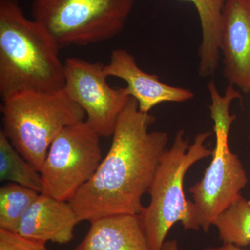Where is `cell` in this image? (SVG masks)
<instances>
[{
	"mask_svg": "<svg viewBox=\"0 0 250 250\" xmlns=\"http://www.w3.org/2000/svg\"><path fill=\"white\" fill-rule=\"evenodd\" d=\"M155 118L130 98L117 122L109 150L93 177L69 203L80 222L119 214H140L158 166L167 150L164 131H149Z\"/></svg>",
	"mask_w": 250,
	"mask_h": 250,
	"instance_id": "1",
	"label": "cell"
},
{
	"mask_svg": "<svg viewBox=\"0 0 250 250\" xmlns=\"http://www.w3.org/2000/svg\"><path fill=\"white\" fill-rule=\"evenodd\" d=\"M211 134L208 131L197 134L190 146L184 130H179L172 146L161 157L148 190L150 202L139 214L152 250H162L174 224L180 222L185 229L192 230V201L185 197L184 177L194 164L213 155L205 146Z\"/></svg>",
	"mask_w": 250,
	"mask_h": 250,
	"instance_id": "3",
	"label": "cell"
},
{
	"mask_svg": "<svg viewBox=\"0 0 250 250\" xmlns=\"http://www.w3.org/2000/svg\"><path fill=\"white\" fill-rule=\"evenodd\" d=\"M203 250H246L241 248H238L232 244H223V246L219 248H207Z\"/></svg>",
	"mask_w": 250,
	"mask_h": 250,
	"instance_id": "18",
	"label": "cell"
},
{
	"mask_svg": "<svg viewBox=\"0 0 250 250\" xmlns=\"http://www.w3.org/2000/svg\"><path fill=\"white\" fill-rule=\"evenodd\" d=\"M245 1H247V2L249 3V4H250V0H245Z\"/></svg>",
	"mask_w": 250,
	"mask_h": 250,
	"instance_id": "20",
	"label": "cell"
},
{
	"mask_svg": "<svg viewBox=\"0 0 250 250\" xmlns=\"http://www.w3.org/2000/svg\"><path fill=\"white\" fill-rule=\"evenodd\" d=\"M74 250H152L139 215L119 214L90 223L89 231Z\"/></svg>",
	"mask_w": 250,
	"mask_h": 250,
	"instance_id": "12",
	"label": "cell"
},
{
	"mask_svg": "<svg viewBox=\"0 0 250 250\" xmlns=\"http://www.w3.org/2000/svg\"><path fill=\"white\" fill-rule=\"evenodd\" d=\"M3 132L40 172L51 144L64 128L85 121V113L63 89L25 92L2 100Z\"/></svg>",
	"mask_w": 250,
	"mask_h": 250,
	"instance_id": "5",
	"label": "cell"
},
{
	"mask_svg": "<svg viewBox=\"0 0 250 250\" xmlns=\"http://www.w3.org/2000/svg\"><path fill=\"white\" fill-rule=\"evenodd\" d=\"M0 180L42 192L40 172L18 152L2 130L0 131Z\"/></svg>",
	"mask_w": 250,
	"mask_h": 250,
	"instance_id": "14",
	"label": "cell"
},
{
	"mask_svg": "<svg viewBox=\"0 0 250 250\" xmlns=\"http://www.w3.org/2000/svg\"><path fill=\"white\" fill-rule=\"evenodd\" d=\"M220 50L224 75L230 85L250 93V4L227 0L223 9Z\"/></svg>",
	"mask_w": 250,
	"mask_h": 250,
	"instance_id": "9",
	"label": "cell"
},
{
	"mask_svg": "<svg viewBox=\"0 0 250 250\" xmlns=\"http://www.w3.org/2000/svg\"><path fill=\"white\" fill-rule=\"evenodd\" d=\"M136 0H34L32 15L62 48L121 34Z\"/></svg>",
	"mask_w": 250,
	"mask_h": 250,
	"instance_id": "6",
	"label": "cell"
},
{
	"mask_svg": "<svg viewBox=\"0 0 250 250\" xmlns=\"http://www.w3.org/2000/svg\"></svg>",
	"mask_w": 250,
	"mask_h": 250,
	"instance_id": "22",
	"label": "cell"
},
{
	"mask_svg": "<svg viewBox=\"0 0 250 250\" xmlns=\"http://www.w3.org/2000/svg\"><path fill=\"white\" fill-rule=\"evenodd\" d=\"M104 72L108 77H117L126 82L125 88L137 101L140 111L143 113H149L160 104L184 103L194 98L191 90L166 84L157 75L143 71L126 49H116L112 52L109 62L104 65Z\"/></svg>",
	"mask_w": 250,
	"mask_h": 250,
	"instance_id": "10",
	"label": "cell"
},
{
	"mask_svg": "<svg viewBox=\"0 0 250 250\" xmlns=\"http://www.w3.org/2000/svg\"><path fill=\"white\" fill-rule=\"evenodd\" d=\"M100 137L85 121L64 128L51 144L41 167V193L70 201L103 160Z\"/></svg>",
	"mask_w": 250,
	"mask_h": 250,
	"instance_id": "7",
	"label": "cell"
},
{
	"mask_svg": "<svg viewBox=\"0 0 250 250\" xmlns=\"http://www.w3.org/2000/svg\"><path fill=\"white\" fill-rule=\"evenodd\" d=\"M0 250H48L45 243L0 229Z\"/></svg>",
	"mask_w": 250,
	"mask_h": 250,
	"instance_id": "17",
	"label": "cell"
},
{
	"mask_svg": "<svg viewBox=\"0 0 250 250\" xmlns=\"http://www.w3.org/2000/svg\"><path fill=\"white\" fill-rule=\"evenodd\" d=\"M39 192L9 182L0 188V229L17 233L20 223Z\"/></svg>",
	"mask_w": 250,
	"mask_h": 250,
	"instance_id": "16",
	"label": "cell"
},
{
	"mask_svg": "<svg viewBox=\"0 0 250 250\" xmlns=\"http://www.w3.org/2000/svg\"><path fill=\"white\" fill-rule=\"evenodd\" d=\"M212 99L210 106L214 121L215 147L211 162L203 177L189 189L192 194V219L193 230L208 232L215 219L241 196L248 184L246 171L241 160L229 147V133L236 115L229 114L230 104L241 98L238 92L230 85L226 95L219 94L214 82L208 84Z\"/></svg>",
	"mask_w": 250,
	"mask_h": 250,
	"instance_id": "4",
	"label": "cell"
},
{
	"mask_svg": "<svg viewBox=\"0 0 250 250\" xmlns=\"http://www.w3.org/2000/svg\"><path fill=\"white\" fill-rule=\"evenodd\" d=\"M80 223L69 202L40 193L20 223L18 233L33 241L63 245L72 241Z\"/></svg>",
	"mask_w": 250,
	"mask_h": 250,
	"instance_id": "11",
	"label": "cell"
},
{
	"mask_svg": "<svg viewBox=\"0 0 250 250\" xmlns=\"http://www.w3.org/2000/svg\"><path fill=\"white\" fill-rule=\"evenodd\" d=\"M249 140H250V135H249Z\"/></svg>",
	"mask_w": 250,
	"mask_h": 250,
	"instance_id": "21",
	"label": "cell"
},
{
	"mask_svg": "<svg viewBox=\"0 0 250 250\" xmlns=\"http://www.w3.org/2000/svg\"><path fill=\"white\" fill-rule=\"evenodd\" d=\"M65 64L63 90L85 113V121L100 136H111L130 96L126 88L107 83L105 64L68 58Z\"/></svg>",
	"mask_w": 250,
	"mask_h": 250,
	"instance_id": "8",
	"label": "cell"
},
{
	"mask_svg": "<svg viewBox=\"0 0 250 250\" xmlns=\"http://www.w3.org/2000/svg\"><path fill=\"white\" fill-rule=\"evenodd\" d=\"M191 2L201 23L202 41L200 49L199 74L206 78L218 66L223 9L227 0H180Z\"/></svg>",
	"mask_w": 250,
	"mask_h": 250,
	"instance_id": "13",
	"label": "cell"
},
{
	"mask_svg": "<svg viewBox=\"0 0 250 250\" xmlns=\"http://www.w3.org/2000/svg\"><path fill=\"white\" fill-rule=\"evenodd\" d=\"M213 225L218 229L223 244H232L241 248L250 246V200L241 195L218 215Z\"/></svg>",
	"mask_w": 250,
	"mask_h": 250,
	"instance_id": "15",
	"label": "cell"
},
{
	"mask_svg": "<svg viewBox=\"0 0 250 250\" xmlns=\"http://www.w3.org/2000/svg\"><path fill=\"white\" fill-rule=\"evenodd\" d=\"M59 47L37 21L28 19L18 0H0V95L63 89L65 64Z\"/></svg>",
	"mask_w": 250,
	"mask_h": 250,
	"instance_id": "2",
	"label": "cell"
},
{
	"mask_svg": "<svg viewBox=\"0 0 250 250\" xmlns=\"http://www.w3.org/2000/svg\"><path fill=\"white\" fill-rule=\"evenodd\" d=\"M161 250H179L177 241L175 240L166 241Z\"/></svg>",
	"mask_w": 250,
	"mask_h": 250,
	"instance_id": "19",
	"label": "cell"
}]
</instances>
